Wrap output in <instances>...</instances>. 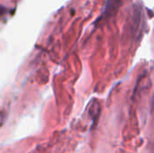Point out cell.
<instances>
[{"label":"cell","mask_w":154,"mask_h":153,"mask_svg":"<svg viewBox=\"0 0 154 153\" xmlns=\"http://www.w3.org/2000/svg\"><path fill=\"white\" fill-rule=\"evenodd\" d=\"M121 0H107L103 15H111L120 5Z\"/></svg>","instance_id":"1"}]
</instances>
